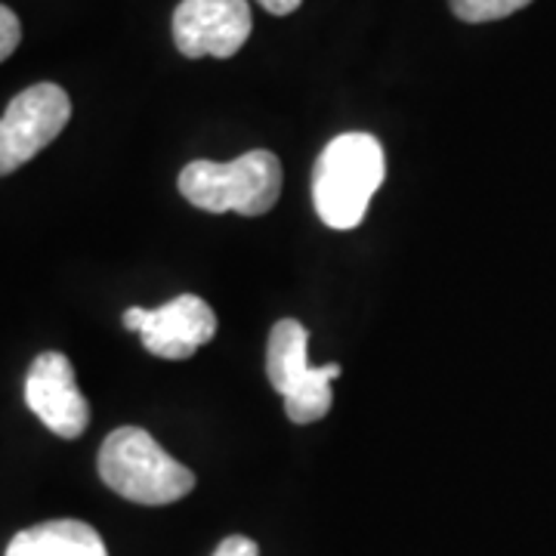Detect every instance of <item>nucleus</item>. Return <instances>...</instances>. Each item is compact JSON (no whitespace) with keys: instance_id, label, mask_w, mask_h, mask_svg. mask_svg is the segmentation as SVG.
Returning a JSON list of instances; mask_svg holds the SVG:
<instances>
[{"instance_id":"f257e3e1","label":"nucleus","mask_w":556,"mask_h":556,"mask_svg":"<svg viewBox=\"0 0 556 556\" xmlns=\"http://www.w3.org/2000/svg\"><path fill=\"white\" fill-rule=\"evenodd\" d=\"M383 177V146L371 134L331 139L313 167V204L321 223L331 229H356Z\"/></svg>"},{"instance_id":"f03ea898","label":"nucleus","mask_w":556,"mask_h":556,"mask_svg":"<svg viewBox=\"0 0 556 556\" xmlns=\"http://www.w3.org/2000/svg\"><path fill=\"white\" fill-rule=\"evenodd\" d=\"M179 192L189 204L207 214H241V217H263L276 207L281 195V161L254 149L236 161H192L179 174Z\"/></svg>"},{"instance_id":"7ed1b4c3","label":"nucleus","mask_w":556,"mask_h":556,"mask_svg":"<svg viewBox=\"0 0 556 556\" xmlns=\"http://www.w3.org/2000/svg\"><path fill=\"white\" fill-rule=\"evenodd\" d=\"M97 464L102 482L112 492L146 507L174 504L195 489V473L167 455L152 433L139 427H118L109 433Z\"/></svg>"},{"instance_id":"20e7f679","label":"nucleus","mask_w":556,"mask_h":556,"mask_svg":"<svg viewBox=\"0 0 556 556\" xmlns=\"http://www.w3.org/2000/svg\"><path fill=\"white\" fill-rule=\"evenodd\" d=\"M309 331L298 318H281L269 331L266 375L285 399V412L294 424H313L331 412V380L340 378V365H309Z\"/></svg>"},{"instance_id":"39448f33","label":"nucleus","mask_w":556,"mask_h":556,"mask_svg":"<svg viewBox=\"0 0 556 556\" xmlns=\"http://www.w3.org/2000/svg\"><path fill=\"white\" fill-rule=\"evenodd\" d=\"M72 118V100L60 84H35L7 105L0 118V177L43 152Z\"/></svg>"},{"instance_id":"423d86ee","label":"nucleus","mask_w":556,"mask_h":556,"mask_svg":"<svg viewBox=\"0 0 556 556\" xmlns=\"http://www.w3.org/2000/svg\"><path fill=\"white\" fill-rule=\"evenodd\" d=\"M124 328L137 331L142 346L159 358L182 362L195 356L217 334L214 309L195 294H179L159 309L134 306L124 313Z\"/></svg>"},{"instance_id":"0eeeda50","label":"nucleus","mask_w":556,"mask_h":556,"mask_svg":"<svg viewBox=\"0 0 556 556\" xmlns=\"http://www.w3.org/2000/svg\"><path fill=\"white\" fill-rule=\"evenodd\" d=\"M251 28L248 0H182L174 10V40L189 60L236 56L251 38Z\"/></svg>"},{"instance_id":"6e6552de","label":"nucleus","mask_w":556,"mask_h":556,"mask_svg":"<svg viewBox=\"0 0 556 556\" xmlns=\"http://www.w3.org/2000/svg\"><path fill=\"white\" fill-rule=\"evenodd\" d=\"M25 402L40 424L60 439L84 437L90 424V405L78 390L75 368L65 353H40L25 378Z\"/></svg>"},{"instance_id":"1a4fd4ad","label":"nucleus","mask_w":556,"mask_h":556,"mask_svg":"<svg viewBox=\"0 0 556 556\" xmlns=\"http://www.w3.org/2000/svg\"><path fill=\"white\" fill-rule=\"evenodd\" d=\"M7 556H109L100 532L80 519H50L10 541Z\"/></svg>"},{"instance_id":"9d476101","label":"nucleus","mask_w":556,"mask_h":556,"mask_svg":"<svg viewBox=\"0 0 556 556\" xmlns=\"http://www.w3.org/2000/svg\"><path fill=\"white\" fill-rule=\"evenodd\" d=\"M532 0H452L457 20L464 22H495L514 16L517 10L529 7Z\"/></svg>"},{"instance_id":"9b49d317","label":"nucleus","mask_w":556,"mask_h":556,"mask_svg":"<svg viewBox=\"0 0 556 556\" xmlns=\"http://www.w3.org/2000/svg\"><path fill=\"white\" fill-rule=\"evenodd\" d=\"M20 40H22V25L20 20H16V13H13L10 7H3V3H0V62L13 56V50L20 47Z\"/></svg>"},{"instance_id":"f8f14e48","label":"nucleus","mask_w":556,"mask_h":556,"mask_svg":"<svg viewBox=\"0 0 556 556\" xmlns=\"http://www.w3.org/2000/svg\"><path fill=\"white\" fill-rule=\"evenodd\" d=\"M211 556H260V551L251 538L232 535V538H223V541L217 544V551H214Z\"/></svg>"},{"instance_id":"ddd939ff","label":"nucleus","mask_w":556,"mask_h":556,"mask_svg":"<svg viewBox=\"0 0 556 556\" xmlns=\"http://www.w3.org/2000/svg\"><path fill=\"white\" fill-rule=\"evenodd\" d=\"M303 0H260V7L263 10H269L273 16H288V13H294Z\"/></svg>"}]
</instances>
